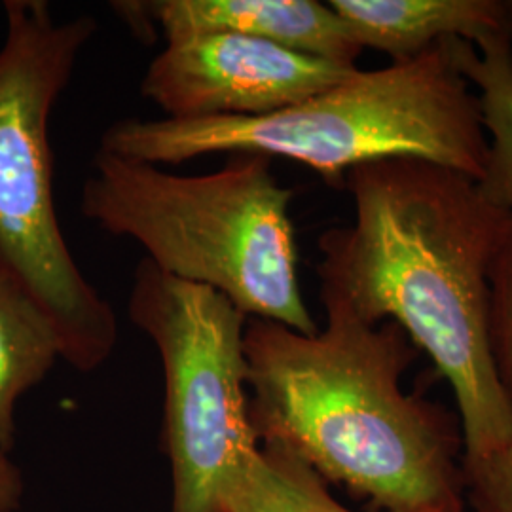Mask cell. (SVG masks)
Here are the masks:
<instances>
[{
  "instance_id": "cell-1",
  "label": "cell",
  "mask_w": 512,
  "mask_h": 512,
  "mask_svg": "<svg viewBox=\"0 0 512 512\" xmlns=\"http://www.w3.org/2000/svg\"><path fill=\"white\" fill-rule=\"evenodd\" d=\"M353 224L319 238L321 289L357 317L399 325L450 384L465 459L512 440V403L490 342V270L511 211L467 175L418 158L348 171Z\"/></svg>"
},
{
  "instance_id": "cell-2",
  "label": "cell",
  "mask_w": 512,
  "mask_h": 512,
  "mask_svg": "<svg viewBox=\"0 0 512 512\" xmlns=\"http://www.w3.org/2000/svg\"><path fill=\"white\" fill-rule=\"evenodd\" d=\"M327 323L300 334L249 317V423L256 442L304 461L380 512H465L461 425L403 389L418 349L399 325L357 317L321 289Z\"/></svg>"
},
{
  "instance_id": "cell-3",
  "label": "cell",
  "mask_w": 512,
  "mask_h": 512,
  "mask_svg": "<svg viewBox=\"0 0 512 512\" xmlns=\"http://www.w3.org/2000/svg\"><path fill=\"white\" fill-rule=\"evenodd\" d=\"M99 148L154 165L220 152L262 154L308 165L329 184H344L357 165L418 158L480 183L488 133L478 95L442 40L258 118H126L107 128Z\"/></svg>"
},
{
  "instance_id": "cell-4",
  "label": "cell",
  "mask_w": 512,
  "mask_h": 512,
  "mask_svg": "<svg viewBox=\"0 0 512 512\" xmlns=\"http://www.w3.org/2000/svg\"><path fill=\"white\" fill-rule=\"evenodd\" d=\"M272 164L232 154L213 173L175 175L99 148L80 211L139 243L160 272L217 291L247 317L315 334L298 281L293 190L277 183Z\"/></svg>"
},
{
  "instance_id": "cell-5",
  "label": "cell",
  "mask_w": 512,
  "mask_h": 512,
  "mask_svg": "<svg viewBox=\"0 0 512 512\" xmlns=\"http://www.w3.org/2000/svg\"><path fill=\"white\" fill-rule=\"evenodd\" d=\"M0 46V270L54 327L61 359L90 374L118 344V319L82 274L59 226L48 139L55 101L99 25L55 18L48 2H4Z\"/></svg>"
},
{
  "instance_id": "cell-6",
  "label": "cell",
  "mask_w": 512,
  "mask_h": 512,
  "mask_svg": "<svg viewBox=\"0 0 512 512\" xmlns=\"http://www.w3.org/2000/svg\"><path fill=\"white\" fill-rule=\"evenodd\" d=\"M128 313L164 368L160 450L169 461V512H220L224 478L258 448L243 348L249 317L226 296L164 274L148 258L135 270Z\"/></svg>"
},
{
  "instance_id": "cell-7",
  "label": "cell",
  "mask_w": 512,
  "mask_h": 512,
  "mask_svg": "<svg viewBox=\"0 0 512 512\" xmlns=\"http://www.w3.org/2000/svg\"><path fill=\"white\" fill-rule=\"evenodd\" d=\"M357 71L266 40L205 33L167 40L148 65L141 93L169 120L258 118L327 92Z\"/></svg>"
},
{
  "instance_id": "cell-8",
  "label": "cell",
  "mask_w": 512,
  "mask_h": 512,
  "mask_svg": "<svg viewBox=\"0 0 512 512\" xmlns=\"http://www.w3.org/2000/svg\"><path fill=\"white\" fill-rule=\"evenodd\" d=\"M147 31L158 25L167 40L234 33L266 40L298 54L357 65L363 46L329 2L317 0H152L135 2Z\"/></svg>"
},
{
  "instance_id": "cell-9",
  "label": "cell",
  "mask_w": 512,
  "mask_h": 512,
  "mask_svg": "<svg viewBox=\"0 0 512 512\" xmlns=\"http://www.w3.org/2000/svg\"><path fill=\"white\" fill-rule=\"evenodd\" d=\"M363 48L393 61L408 59L448 38L480 44L512 40V0H330Z\"/></svg>"
},
{
  "instance_id": "cell-10",
  "label": "cell",
  "mask_w": 512,
  "mask_h": 512,
  "mask_svg": "<svg viewBox=\"0 0 512 512\" xmlns=\"http://www.w3.org/2000/svg\"><path fill=\"white\" fill-rule=\"evenodd\" d=\"M61 359L48 317L14 277L0 270V450L16 440V404Z\"/></svg>"
},
{
  "instance_id": "cell-11",
  "label": "cell",
  "mask_w": 512,
  "mask_h": 512,
  "mask_svg": "<svg viewBox=\"0 0 512 512\" xmlns=\"http://www.w3.org/2000/svg\"><path fill=\"white\" fill-rule=\"evenodd\" d=\"M448 44L459 71L476 88L488 133L486 169L478 186L490 202L512 213V40L488 38L475 46L448 38Z\"/></svg>"
},
{
  "instance_id": "cell-12",
  "label": "cell",
  "mask_w": 512,
  "mask_h": 512,
  "mask_svg": "<svg viewBox=\"0 0 512 512\" xmlns=\"http://www.w3.org/2000/svg\"><path fill=\"white\" fill-rule=\"evenodd\" d=\"M220 512L357 511L330 494L329 484L304 461L277 446L258 444L224 478Z\"/></svg>"
},
{
  "instance_id": "cell-13",
  "label": "cell",
  "mask_w": 512,
  "mask_h": 512,
  "mask_svg": "<svg viewBox=\"0 0 512 512\" xmlns=\"http://www.w3.org/2000/svg\"><path fill=\"white\" fill-rule=\"evenodd\" d=\"M490 342L499 380L512 403V213L490 270Z\"/></svg>"
},
{
  "instance_id": "cell-14",
  "label": "cell",
  "mask_w": 512,
  "mask_h": 512,
  "mask_svg": "<svg viewBox=\"0 0 512 512\" xmlns=\"http://www.w3.org/2000/svg\"><path fill=\"white\" fill-rule=\"evenodd\" d=\"M465 494L473 512H512V440L484 458L465 459Z\"/></svg>"
},
{
  "instance_id": "cell-15",
  "label": "cell",
  "mask_w": 512,
  "mask_h": 512,
  "mask_svg": "<svg viewBox=\"0 0 512 512\" xmlns=\"http://www.w3.org/2000/svg\"><path fill=\"white\" fill-rule=\"evenodd\" d=\"M25 495V480L18 465L0 450V512H16Z\"/></svg>"
}]
</instances>
